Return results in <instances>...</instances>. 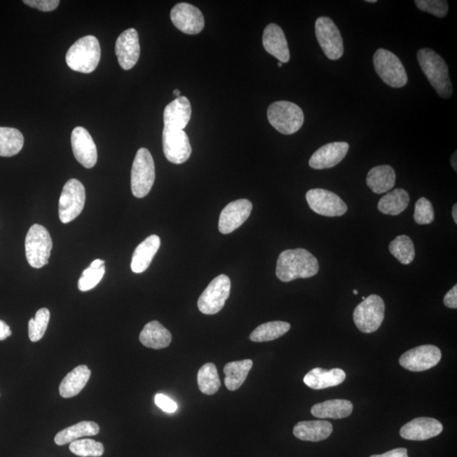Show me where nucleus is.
Returning <instances> with one entry per match:
<instances>
[{
	"label": "nucleus",
	"mask_w": 457,
	"mask_h": 457,
	"mask_svg": "<svg viewBox=\"0 0 457 457\" xmlns=\"http://www.w3.org/2000/svg\"><path fill=\"white\" fill-rule=\"evenodd\" d=\"M318 271L320 264L318 259L303 248L285 250L281 252L277 260L276 276L282 282L311 278Z\"/></svg>",
	"instance_id": "obj_1"
},
{
	"label": "nucleus",
	"mask_w": 457,
	"mask_h": 457,
	"mask_svg": "<svg viewBox=\"0 0 457 457\" xmlns=\"http://www.w3.org/2000/svg\"><path fill=\"white\" fill-rule=\"evenodd\" d=\"M418 60L420 67L439 96L450 99L453 88L446 61L437 53L428 48L418 51Z\"/></svg>",
	"instance_id": "obj_2"
},
{
	"label": "nucleus",
	"mask_w": 457,
	"mask_h": 457,
	"mask_svg": "<svg viewBox=\"0 0 457 457\" xmlns=\"http://www.w3.org/2000/svg\"><path fill=\"white\" fill-rule=\"evenodd\" d=\"M101 48L95 36H86L69 48L65 60L71 70L88 74L99 65Z\"/></svg>",
	"instance_id": "obj_3"
},
{
	"label": "nucleus",
	"mask_w": 457,
	"mask_h": 457,
	"mask_svg": "<svg viewBox=\"0 0 457 457\" xmlns=\"http://www.w3.org/2000/svg\"><path fill=\"white\" fill-rule=\"evenodd\" d=\"M268 120L281 134L292 135L303 126L304 114L299 105L292 102L277 101L269 105Z\"/></svg>",
	"instance_id": "obj_4"
},
{
	"label": "nucleus",
	"mask_w": 457,
	"mask_h": 457,
	"mask_svg": "<svg viewBox=\"0 0 457 457\" xmlns=\"http://www.w3.org/2000/svg\"><path fill=\"white\" fill-rule=\"evenodd\" d=\"M26 257L32 268H41L48 264L53 248L50 232L40 224H35L27 232Z\"/></svg>",
	"instance_id": "obj_5"
},
{
	"label": "nucleus",
	"mask_w": 457,
	"mask_h": 457,
	"mask_svg": "<svg viewBox=\"0 0 457 457\" xmlns=\"http://www.w3.org/2000/svg\"><path fill=\"white\" fill-rule=\"evenodd\" d=\"M155 179L152 154L145 148L137 151L132 169V191L135 197L142 198L150 193Z\"/></svg>",
	"instance_id": "obj_6"
},
{
	"label": "nucleus",
	"mask_w": 457,
	"mask_h": 457,
	"mask_svg": "<svg viewBox=\"0 0 457 457\" xmlns=\"http://www.w3.org/2000/svg\"><path fill=\"white\" fill-rule=\"evenodd\" d=\"M374 64L377 74L386 85L394 88H401L407 85L406 69L393 52L379 48L374 55Z\"/></svg>",
	"instance_id": "obj_7"
},
{
	"label": "nucleus",
	"mask_w": 457,
	"mask_h": 457,
	"mask_svg": "<svg viewBox=\"0 0 457 457\" xmlns=\"http://www.w3.org/2000/svg\"><path fill=\"white\" fill-rule=\"evenodd\" d=\"M385 301L378 295H370L355 308L353 320L362 333L371 334L381 327L385 318Z\"/></svg>",
	"instance_id": "obj_8"
},
{
	"label": "nucleus",
	"mask_w": 457,
	"mask_h": 457,
	"mask_svg": "<svg viewBox=\"0 0 457 457\" xmlns=\"http://www.w3.org/2000/svg\"><path fill=\"white\" fill-rule=\"evenodd\" d=\"M86 201L85 187L79 179H71L65 183L59 202L60 221L68 224L83 210Z\"/></svg>",
	"instance_id": "obj_9"
},
{
	"label": "nucleus",
	"mask_w": 457,
	"mask_h": 457,
	"mask_svg": "<svg viewBox=\"0 0 457 457\" xmlns=\"http://www.w3.org/2000/svg\"><path fill=\"white\" fill-rule=\"evenodd\" d=\"M231 280L226 275H220L200 296L198 301L199 311L207 315H214L221 311L231 293Z\"/></svg>",
	"instance_id": "obj_10"
},
{
	"label": "nucleus",
	"mask_w": 457,
	"mask_h": 457,
	"mask_svg": "<svg viewBox=\"0 0 457 457\" xmlns=\"http://www.w3.org/2000/svg\"><path fill=\"white\" fill-rule=\"evenodd\" d=\"M315 34L322 50L328 59L337 60L344 54V44L339 28L333 20L326 16L318 18L315 23Z\"/></svg>",
	"instance_id": "obj_11"
},
{
	"label": "nucleus",
	"mask_w": 457,
	"mask_h": 457,
	"mask_svg": "<svg viewBox=\"0 0 457 457\" xmlns=\"http://www.w3.org/2000/svg\"><path fill=\"white\" fill-rule=\"evenodd\" d=\"M306 199L313 212L326 217H339L348 212V206L343 200L332 191L315 189L309 190Z\"/></svg>",
	"instance_id": "obj_12"
},
{
	"label": "nucleus",
	"mask_w": 457,
	"mask_h": 457,
	"mask_svg": "<svg viewBox=\"0 0 457 457\" xmlns=\"http://www.w3.org/2000/svg\"><path fill=\"white\" fill-rule=\"evenodd\" d=\"M442 357V350L437 346L423 345L407 350L400 357L399 362L411 372H423L437 365Z\"/></svg>",
	"instance_id": "obj_13"
},
{
	"label": "nucleus",
	"mask_w": 457,
	"mask_h": 457,
	"mask_svg": "<svg viewBox=\"0 0 457 457\" xmlns=\"http://www.w3.org/2000/svg\"><path fill=\"white\" fill-rule=\"evenodd\" d=\"M162 142L165 156L170 162L181 165L189 161L191 146L189 137L184 130L164 128Z\"/></svg>",
	"instance_id": "obj_14"
},
{
	"label": "nucleus",
	"mask_w": 457,
	"mask_h": 457,
	"mask_svg": "<svg viewBox=\"0 0 457 457\" xmlns=\"http://www.w3.org/2000/svg\"><path fill=\"white\" fill-rule=\"evenodd\" d=\"M170 19L177 29L189 35L201 32L205 24L201 11L186 3H179L175 6L170 12Z\"/></svg>",
	"instance_id": "obj_15"
},
{
	"label": "nucleus",
	"mask_w": 457,
	"mask_h": 457,
	"mask_svg": "<svg viewBox=\"0 0 457 457\" xmlns=\"http://www.w3.org/2000/svg\"><path fill=\"white\" fill-rule=\"evenodd\" d=\"M252 210L247 199H239L228 203L219 216V230L224 235L231 234L247 221Z\"/></svg>",
	"instance_id": "obj_16"
},
{
	"label": "nucleus",
	"mask_w": 457,
	"mask_h": 457,
	"mask_svg": "<svg viewBox=\"0 0 457 457\" xmlns=\"http://www.w3.org/2000/svg\"><path fill=\"white\" fill-rule=\"evenodd\" d=\"M116 55L122 69L129 71L140 56L139 36L136 29L130 28L119 36L116 43Z\"/></svg>",
	"instance_id": "obj_17"
},
{
	"label": "nucleus",
	"mask_w": 457,
	"mask_h": 457,
	"mask_svg": "<svg viewBox=\"0 0 457 457\" xmlns=\"http://www.w3.org/2000/svg\"><path fill=\"white\" fill-rule=\"evenodd\" d=\"M71 146L76 161L85 168L91 169L96 165L97 146L87 129L79 126L73 130Z\"/></svg>",
	"instance_id": "obj_18"
},
{
	"label": "nucleus",
	"mask_w": 457,
	"mask_h": 457,
	"mask_svg": "<svg viewBox=\"0 0 457 457\" xmlns=\"http://www.w3.org/2000/svg\"><path fill=\"white\" fill-rule=\"evenodd\" d=\"M348 150L349 144L346 142H336L325 144L312 155L309 165L315 170L333 168L344 159Z\"/></svg>",
	"instance_id": "obj_19"
},
{
	"label": "nucleus",
	"mask_w": 457,
	"mask_h": 457,
	"mask_svg": "<svg viewBox=\"0 0 457 457\" xmlns=\"http://www.w3.org/2000/svg\"><path fill=\"white\" fill-rule=\"evenodd\" d=\"M443 431L442 423L432 418H418L411 420L400 430V435L407 440L423 442L436 437Z\"/></svg>",
	"instance_id": "obj_20"
},
{
	"label": "nucleus",
	"mask_w": 457,
	"mask_h": 457,
	"mask_svg": "<svg viewBox=\"0 0 457 457\" xmlns=\"http://www.w3.org/2000/svg\"><path fill=\"white\" fill-rule=\"evenodd\" d=\"M263 45L269 55L275 57L281 63L289 60V50L287 38L281 27L275 23L269 24L264 31Z\"/></svg>",
	"instance_id": "obj_21"
},
{
	"label": "nucleus",
	"mask_w": 457,
	"mask_h": 457,
	"mask_svg": "<svg viewBox=\"0 0 457 457\" xmlns=\"http://www.w3.org/2000/svg\"><path fill=\"white\" fill-rule=\"evenodd\" d=\"M191 106L189 99L181 96L166 106L164 111V128L183 130L189 123Z\"/></svg>",
	"instance_id": "obj_22"
},
{
	"label": "nucleus",
	"mask_w": 457,
	"mask_h": 457,
	"mask_svg": "<svg viewBox=\"0 0 457 457\" xmlns=\"http://www.w3.org/2000/svg\"><path fill=\"white\" fill-rule=\"evenodd\" d=\"M161 244L159 236L152 235L138 245L136 250L134 251L132 264H130L132 271L136 273L146 271L161 247Z\"/></svg>",
	"instance_id": "obj_23"
},
{
	"label": "nucleus",
	"mask_w": 457,
	"mask_h": 457,
	"mask_svg": "<svg viewBox=\"0 0 457 457\" xmlns=\"http://www.w3.org/2000/svg\"><path fill=\"white\" fill-rule=\"evenodd\" d=\"M346 377L344 370L341 369L328 370L315 368L305 375L303 382L313 390H323L341 385L345 381Z\"/></svg>",
	"instance_id": "obj_24"
},
{
	"label": "nucleus",
	"mask_w": 457,
	"mask_h": 457,
	"mask_svg": "<svg viewBox=\"0 0 457 457\" xmlns=\"http://www.w3.org/2000/svg\"><path fill=\"white\" fill-rule=\"evenodd\" d=\"M332 432V424L325 420L300 422L293 430V434L297 439L312 442H322L329 438Z\"/></svg>",
	"instance_id": "obj_25"
},
{
	"label": "nucleus",
	"mask_w": 457,
	"mask_h": 457,
	"mask_svg": "<svg viewBox=\"0 0 457 457\" xmlns=\"http://www.w3.org/2000/svg\"><path fill=\"white\" fill-rule=\"evenodd\" d=\"M139 340L146 348L158 350L168 348L172 341V336L159 322L152 321L144 326Z\"/></svg>",
	"instance_id": "obj_26"
},
{
	"label": "nucleus",
	"mask_w": 457,
	"mask_h": 457,
	"mask_svg": "<svg viewBox=\"0 0 457 457\" xmlns=\"http://www.w3.org/2000/svg\"><path fill=\"white\" fill-rule=\"evenodd\" d=\"M91 370L88 366L80 365L76 367L71 372L69 373L61 382L60 386V394L63 398H71L79 395L87 385Z\"/></svg>",
	"instance_id": "obj_27"
},
{
	"label": "nucleus",
	"mask_w": 457,
	"mask_h": 457,
	"mask_svg": "<svg viewBox=\"0 0 457 457\" xmlns=\"http://www.w3.org/2000/svg\"><path fill=\"white\" fill-rule=\"evenodd\" d=\"M353 403L348 400H329L316 404L312 407L311 413L318 418L341 419L353 414Z\"/></svg>",
	"instance_id": "obj_28"
},
{
	"label": "nucleus",
	"mask_w": 457,
	"mask_h": 457,
	"mask_svg": "<svg viewBox=\"0 0 457 457\" xmlns=\"http://www.w3.org/2000/svg\"><path fill=\"white\" fill-rule=\"evenodd\" d=\"M367 185L373 193L383 194L393 189L395 184V172L390 165H379L371 169L366 179Z\"/></svg>",
	"instance_id": "obj_29"
},
{
	"label": "nucleus",
	"mask_w": 457,
	"mask_h": 457,
	"mask_svg": "<svg viewBox=\"0 0 457 457\" xmlns=\"http://www.w3.org/2000/svg\"><path fill=\"white\" fill-rule=\"evenodd\" d=\"M254 365L250 359L227 363L224 366V373L226 374L224 385L231 391L238 390L247 378V375Z\"/></svg>",
	"instance_id": "obj_30"
},
{
	"label": "nucleus",
	"mask_w": 457,
	"mask_h": 457,
	"mask_svg": "<svg viewBox=\"0 0 457 457\" xmlns=\"http://www.w3.org/2000/svg\"><path fill=\"white\" fill-rule=\"evenodd\" d=\"M410 202L406 190L397 189L383 196L378 203V210L383 214L399 215L407 210Z\"/></svg>",
	"instance_id": "obj_31"
},
{
	"label": "nucleus",
	"mask_w": 457,
	"mask_h": 457,
	"mask_svg": "<svg viewBox=\"0 0 457 457\" xmlns=\"http://www.w3.org/2000/svg\"><path fill=\"white\" fill-rule=\"evenodd\" d=\"M100 431V426L96 423L83 421L59 432L55 436V442L58 446H64V444L75 442L77 439L96 435L99 434Z\"/></svg>",
	"instance_id": "obj_32"
},
{
	"label": "nucleus",
	"mask_w": 457,
	"mask_h": 457,
	"mask_svg": "<svg viewBox=\"0 0 457 457\" xmlns=\"http://www.w3.org/2000/svg\"><path fill=\"white\" fill-rule=\"evenodd\" d=\"M23 145L24 137L19 130L0 128V156H15L20 152Z\"/></svg>",
	"instance_id": "obj_33"
},
{
	"label": "nucleus",
	"mask_w": 457,
	"mask_h": 457,
	"mask_svg": "<svg viewBox=\"0 0 457 457\" xmlns=\"http://www.w3.org/2000/svg\"><path fill=\"white\" fill-rule=\"evenodd\" d=\"M291 325L283 321L268 322L259 326L250 334V340L254 342H266L276 340L287 334Z\"/></svg>",
	"instance_id": "obj_34"
},
{
	"label": "nucleus",
	"mask_w": 457,
	"mask_h": 457,
	"mask_svg": "<svg viewBox=\"0 0 457 457\" xmlns=\"http://www.w3.org/2000/svg\"><path fill=\"white\" fill-rule=\"evenodd\" d=\"M198 385L203 394L211 395L217 393L220 387V379L217 369L213 363H206L199 369Z\"/></svg>",
	"instance_id": "obj_35"
},
{
	"label": "nucleus",
	"mask_w": 457,
	"mask_h": 457,
	"mask_svg": "<svg viewBox=\"0 0 457 457\" xmlns=\"http://www.w3.org/2000/svg\"><path fill=\"white\" fill-rule=\"evenodd\" d=\"M390 254L402 264H410L415 258V247L409 236L402 235L395 238L389 246Z\"/></svg>",
	"instance_id": "obj_36"
},
{
	"label": "nucleus",
	"mask_w": 457,
	"mask_h": 457,
	"mask_svg": "<svg viewBox=\"0 0 457 457\" xmlns=\"http://www.w3.org/2000/svg\"><path fill=\"white\" fill-rule=\"evenodd\" d=\"M50 320V312L48 308H41L36 313L34 318H31L28 324V334L31 341L41 340L46 332Z\"/></svg>",
	"instance_id": "obj_37"
},
{
	"label": "nucleus",
	"mask_w": 457,
	"mask_h": 457,
	"mask_svg": "<svg viewBox=\"0 0 457 457\" xmlns=\"http://www.w3.org/2000/svg\"><path fill=\"white\" fill-rule=\"evenodd\" d=\"M70 451L81 457H100L104 453V444L95 439H76L70 444Z\"/></svg>",
	"instance_id": "obj_38"
},
{
	"label": "nucleus",
	"mask_w": 457,
	"mask_h": 457,
	"mask_svg": "<svg viewBox=\"0 0 457 457\" xmlns=\"http://www.w3.org/2000/svg\"><path fill=\"white\" fill-rule=\"evenodd\" d=\"M105 273V267L100 268H93L89 267L86 268L81 273V278L79 281V288L81 292H88L99 285Z\"/></svg>",
	"instance_id": "obj_39"
},
{
	"label": "nucleus",
	"mask_w": 457,
	"mask_h": 457,
	"mask_svg": "<svg viewBox=\"0 0 457 457\" xmlns=\"http://www.w3.org/2000/svg\"><path fill=\"white\" fill-rule=\"evenodd\" d=\"M414 220L418 224H430L435 219V211L430 200L419 198L415 204Z\"/></svg>",
	"instance_id": "obj_40"
},
{
	"label": "nucleus",
	"mask_w": 457,
	"mask_h": 457,
	"mask_svg": "<svg viewBox=\"0 0 457 457\" xmlns=\"http://www.w3.org/2000/svg\"><path fill=\"white\" fill-rule=\"evenodd\" d=\"M420 11L443 18L448 13V2L444 0H416L414 2Z\"/></svg>",
	"instance_id": "obj_41"
},
{
	"label": "nucleus",
	"mask_w": 457,
	"mask_h": 457,
	"mask_svg": "<svg viewBox=\"0 0 457 457\" xmlns=\"http://www.w3.org/2000/svg\"><path fill=\"white\" fill-rule=\"evenodd\" d=\"M23 3L41 11L48 12L55 11L60 2L59 0H24Z\"/></svg>",
	"instance_id": "obj_42"
},
{
	"label": "nucleus",
	"mask_w": 457,
	"mask_h": 457,
	"mask_svg": "<svg viewBox=\"0 0 457 457\" xmlns=\"http://www.w3.org/2000/svg\"><path fill=\"white\" fill-rule=\"evenodd\" d=\"M154 402L161 410L167 414H173L177 410V404L164 394H157Z\"/></svg>",
	"instance_id": "obj_43"
},
{
	"label": "nucleus",
	"mask_w": 457,
	"mask_h": 457,
	"mask_svg": "<svg viewBox=\"0 0 457 457\" xmlns=\"http://www.w3.org/2000/svg\"><path fill=\"white\" fill-rule=\"evenodd\" d=\"M444 304L446 307L452 309L457 308V285H455L454 287L451 289V291L447 292L444 296Z\"/></svg>",
	"instance_id": "obj_44"
},
{
	"label": "nucleus",
	"mask_w": 457,
	"mask_h": 457,
	"mask_svg": "<svg viewBox=\"0 0 457 457\" xmlns=\"http://www.w3.org/2000/svg\"><path fill=\"white\" fill-rule=\"evenodd\" d=\"M370 457H408L406 448L394 449L381 455H373Z\"/></svg>",
	"instance_id": "obj_45"
},
{
	"label": "nucleus",
	"mask_w": 457,
	"mask_h": 457,
	"mask_svg": "<svg viewBox=\"0 0 457 457\" xmlns=\"http://www.w3.org/2000/svg\"><path fill=\"white\" fill-rule=\"evenodd\" d=\"M11 330L9 326L5 322L0 320V341L6 340L11 336Z\"/></svg>",
	"instance_id": "obj_46"
},
{
	"label": "nucleus",
	"mask_w": 457,
	"mask_h": 457,
	"mask_svg": "<svg viewBox=\"0 0 457 457\" xmlns=\"http://www.w3.org/2000/svg\"><path fill=\"white\" fill-rule=\"evenodd\" d=\"M103 266H104V261L101 259H96L90 265L93 268H100Z\"/></svg>",
	"instance_id": "obj_47"
},
{
	"label": "nucleus",
	"mask_w": 457,
	"mask_h": 457,
	"mask_svg": "<svg viewBox=\"0 0 457 457\" xmlns=\"http://www.w3.org/2000/svg\"><path fill=\"white\" fill-rule=\"evenodd\" d=\"M452 217L454 219L455 224H457V205L455 203V205L452 207Z\"/></svg>",
	"instance_id": "obj_48"
},
{
	"label": "nucleus",
	"mask_w": 457,
	"mask_h": 457,
	"mask_svg": "<svg viewBox=\"0 0 457 457\" xmlns=\"http://www.w3.org/2000/svg\"><path fill=\"white\" fill-rule=\"evenodd\" d=\"M456 155H457L456 152H455L454 154H453L452 157H451V165H452V168L454 169L455 171L457 170V168H456V166H457V165H456Z\"/></svg>",
	"instance_id": "obj_49"
},
{
	"label": "nucleus",
	"mask_w": 457,
	"mask_h": 457,
	"mask_svg": "<svg viewBox=\"0 0 457 457\" xmlns=\"http://www.w3.org/2000/svg\"><path fill=\"white\" fill-rule=\"evenodd\" d=\"M173 93L174 95L177 96V97H181V92H179L178 89H175Z\"/></svg>",
	"instance_id": "obj_50"
},
{
	"label": "nucleus",
	"mask_w": 457,
	"mask_h": 457,
	"mask_svg": "<svg viewBox=\"0 0 457 457\" xmlns=\"http://www.w3.org/2000/svg\"><path fill=\"white\" fill-rule=\"evenodd\" d=\"M366 2H368V3H376L377 1H376V0H367Z\"/></svg>",
	"instance_id": "obj_51"
},
{
	"label": "nucleus",
	"mask_w": 457,
	"mask_h": 457,
	"mask_svg": "<svg viewBox=\"0 0 457 457\" xmlns=\"http://www.w3.org/2000/svg\"><path fill=\"white\" fill-rule=\"evenodd\" d=\"M353 293L355 294V295H357V294H358V292L357 291V289H354Z\"/></svg>",
	"instance_id": "obj_52"
},
{
	"label": "nucleus",
	"mask_w": 457,
	"mask_h": 457,
	"mask_svg": "<svg viewBox=\"0 0 457 457\" xmlns=\"http://www.w3.org/2000/svg\"><path fill=\"white\" fill-rule=\"evenodd\" d=\"M278 67H282V63H281V62H279V63H278Z\"/></svg>",
	"instance_id": "obj_53"
},
{
	"label": "nucleus",
	"mask_w": 457,
	"mask_h": 457,
	"mask_svg": "<svg viewBox=\"0 0 457 457\" xmlns=\"http://www.w3.org/2000/svg\"><path fill=\"white\" fill-rule=\"evenodd\" d=\"M362 301H364V300L366 299V297H365V296H362Z\"/></svg>",
	"instance_id": "obj_54"
}]
</instances>
